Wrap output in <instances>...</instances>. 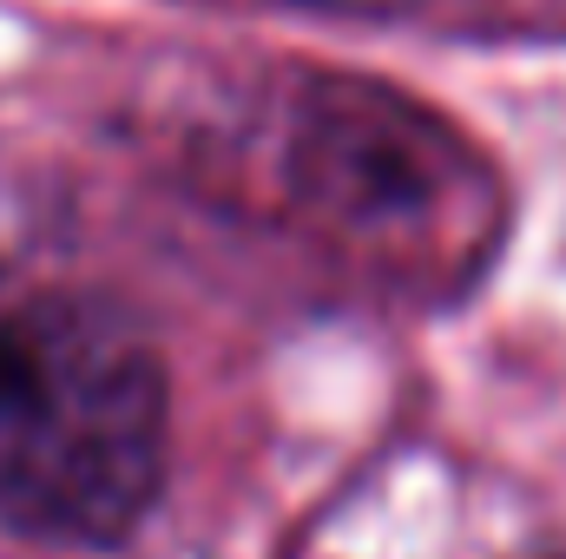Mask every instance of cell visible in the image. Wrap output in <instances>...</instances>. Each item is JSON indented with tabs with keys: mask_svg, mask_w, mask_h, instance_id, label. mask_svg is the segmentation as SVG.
<instances>
[{
	"mask_svg": "<svg viewBox=\"0 0 566 559\" xmlns=\"http://www.w3.org/2000/svg\"><path fill=\"white\" fill-rule=\"evenodd\" d=\"M165 481V369L99 296L0 316V527L113 547Z\"/></svg>",
	"mask_w": 566,
	"mask_h": 559,
	"instance_id": "obj_1",
	"label": "cell"
},
{
	"mask_svg": "<svg viewBox=\"0 0 566 559\" xmlns=\"http://www.w3.org/2000/svg\"><path fill=\"white\" fill-rule=\"evenodd\" d=\"M461 158L448 139L428 126L416 106L369 93V86H343L316 106L310 133H303V171L310 191L323 204H336L349 224H422L441 204V191L461 178Z\"/></svg>",
	"mask_w": 566,
	"mask_h": 559,
	"instance_id": "obj_2",
	"label": "cell"
}]
</instances>
